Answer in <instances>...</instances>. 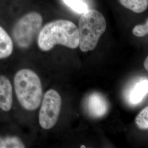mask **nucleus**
<instances>
[{
    "label": "nucleus",
    "mask_w": 148,
    "mask_h": 148,
    "mask_svg": "<svg viewBox=\"0 0 148 148\" xmlns=\"http://www.w3.org/2000/svg\"><path fill=\"white\" fill-rule=\"evenodd\" d=\"M79 45L81 51L87 52L96 47L106 29L104 16L95 9H89L81 14L79 22Z\"/></svg>",
    "instance_id": "obj_3"
},
{
    "label": "nucleus",
    "mask_w": 148,
    "mask_h": 148,
    "mask_svg": "<svg viewBox=\"0 0 148 148\" xmlns=\"http://www.w3.org/2000/svg\"><path fill=\"white\" fill-rule=\"evenodd\" d=\"M25 148V145L19 138L7 137L0 138V148Z\"/></svg>",
    "instance_id": "obj_12"
},
{
    "label": "nucleus",
    "mask_w": 148,
    "mask_h": 148,
    "mask_svg": "<svg viewBox=\"0 0 148 148\" xmlns=\"http://www.w3.org/2000/svg\"><path fill=\"white\" fill-rule=\"evenodd\" d=\"M38 46L43 51H49L57 45L75 49L79 45L78 28L72 21L59 19L46 24L38 34Z\"/></svg>",
    "instance_id": "obj_1"
},
{
    "label": "nucleus",
    "mask_w": 148,
    "mask_h": 148,
    "mask_svg": "<svg viewBox=\"0 0 148 148\" xmlns=\"http://www.w3.org/2000/svg\"><path fill=\"white\" fill-rule=\"evenodd\" d=\"M65 5L70 7L74 12L82 14L89 10L85 0H62Z\"/></svg>",
    "instance_id": "obj_11"
},
{
    "label": "nucleus",
    "mask_w": 148,
    "mask_h": 148,
    "mask_svg": "<svg viewBox=\"0 0 148 148\" xmlns=\"http://www.w3.org/2000/svg\"><path fill=\"white\" fill-rule=\"evenodd\" d=\"M61 106L62 98L56 90H50L46 92L39 112V123L42 128L49 130L55 126Z\"/></svg>",
    "instance_id": "obj_5"
},
{
    "label": "nucleus",
    "mask_w": 148,
    "mask_h": 148,
    "mask_svg": "<svg viewBox=\"0 0 148 148\" xmlns=\"http://www.w3.org/2000/svg\"><path fill=\"white\" fill-rule=\"evenodd\" d=\"M81 148H86V147L85 146H84V145H82L81 147H80Z\"/></svg>",
    "instance_id": "obj_16"
},
{
    "label": "nucleus",
    "mask_w": 148,
    "mask_h": 148,
    "mask_svg": "<svg viewBox=\"0 0 148 148\" xmlns=\"http://www.w3.org/2000/svg\"><path fill=\"white\" fill-rule=\"evenodd\" d=\"M87 106L90 114L95 117L105 115L109 108L106 98L99 93H93L88 97Z\"/></svg>",
    "instance_id": "obj_7"
},
{
    "label": "nucleus",
    "mask_w": 148,
    "mask_h": 148,
    "mask_svg": "<svg viewBox=\"0 0 148 148\" xmlns=\"http://www.w3.org/2000/svg\"><path fill=\"white\" fill-rule=\"evenodd\" d=\"M124 7L136 13H142L148 8V0H119Z\"/></svg>",
    "instance_id": "obj_10"
},
{
    "label": "nucleus",
    "mask_w": 148,
    "mask_h": 148,
    "mask_svg": "<svg viewBox=\"0 0 148 148\" xmlns=\"http://www.w3.org/2000/svg\"><path fill=\"white\" fill-rule=\"evenodd\" d=\"M13 51V41L5 32L0 26V59H5L10 57Z\"/></svg>",
    "instance_id": "obj_9"
},
{
    "label": "nucleus",
    "mask_w": 148,
    "mask_h": 148,
    "mask_svg": "<svg viewBox=\"0 0 148 148\" xmlns=\"http://www.w3.org/2000/svg\"><path fill=\"white\" fill-rule=\"evenodd\" d=\"M42 23V16L36 12L23 16L16 23L12 32L16 45L21 48L29 47L41 30Z\"/></svg>",
    "instance_id": "obj_4"
},
{
    "label": "nucleus",
    "mask_w": 148,
    "mask_h": 148,
    "mask_svg": "<svg viewBox=\"0 0 148 148\" xmlns=\"http://www.w3.org/2000/svg\"><path fill=\"white\" fill-rule=\"evenodd\" d=\"M13 104V89L9 79L3 75H0V109L9 111Z\"/></svg>",
    "instance_id": "obj_8"
},
{
    "label": "nucleus",
    "mask_w": 148,
    "mask_h": 148,
    "mask_svg": "<svg viewBox=\"0 0 148 148\" xmlns=\"http://www.w3.org/2000/svg\"><path fill=\"white\" fill-rule=\"evenodd\" d=\"M16 96L25 110L33 111L40 105L42 98L41 80L34 71L28 69L19 70L14 78Z\"/></svg>",
    "instance_id": "obj_2"
},
{
    "label": "nucleus",
    "mask_w": 148,
    "mask_h": 148,
    "mask_svg": "<svg viewBox=\"0 0 148 148\" xmlns=\"http://www.w3.org/2000/svg\"><path fill=\"white\" fill-rule=\"evenodd\" d=\"M136 123L141 130H148V107L147 106L139 112L136 119Z\"/></svg>",
    "instance_id": "obj_13"
},
{
    "label": "nucleus",
    "mask_w": 148,
    "mask_h": 148,
    "mask_svg": "<svg viewBox=\"0 0 148 148\" xmlns=\"http://www.w3.org/2000/svg\"><path fill=\"white\" fill-rule=\"evenodd\" d=\"M133 34L137 37L145 36L148 33V21L147 19L146 22L143 25H138L133 29Z\"/></svg>",
    "instance_id": "obj_14"
},
{
    "label": "nucleus",
    "mask_w": 148,
    "mask_h": 148,
    "mask_svg": "<svg viewBox=\"0 0 148 148\" xmlns=\"http://www.w3.org/2000/svg\"><path fill=\"white\" fill-rule=\"evenodd\" d=\"M147 78H139L134 81L127 88L125 96L128 103L132 106L140 104L148 94Z\"/></svg>",
    "instance_id": "obj_6"
},
{
    "label": "nucleus",
    "mask_w": 148,
    "mask_h": 148,
    "mask_svg": "<svg viewBox=\"0 0 148 148\" xmlns=\"http://www.w3.org/2000/svg\"><path fill=\"white\" fill-rule=\"evenodd\" d=\"M144 68L145 69H146L147 71L148 70V58L147 57L145 61H144Z\"/></svg>",
    "instance_id": "obj_15"
}]
</instances>
